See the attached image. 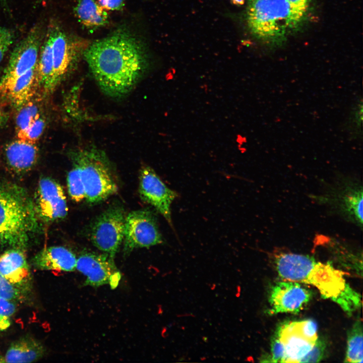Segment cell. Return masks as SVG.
Wrapping results in <instances>:
<instances>
[{"label":"cell","mask_w":363,"mask_h":363,"mask_svg":"<svg viewBox=\"0 0 363 363\" xmlns=\"http://www.w3.org/2000/svg\"><path fill=\"white\" fill-rule=\"evenodd\" d=\"M84 55L100 89L113 98L130 92L146 67L141 46L126 33H117L93 42Z\"/></svg>","instance_id":"obj_1"},{"label":"cell","mask_w":363,"mask_h":363,"mask_svg":"<svg viewBox=\"0 0 363 363\" xmlns=\"http://www.w3.org/2000/svg\"><path fill=\"white\" fill-rule=\"evenodd\" d=\"M274 261L279 276L284 280L313 285L325 298L337 296L346 283L343 272L308 256L281 252L274 255Z\"/></svg>","instance_id":"obj_2"},{"label":"cell","mask_w":363,"mask_h":363,"mask_svg":"<svg viewBox=\"0 0 363 363\" xmlns=\"http://www.w3.org/2000/svg\"><path fill=\"white\" fill-rule=\"evenodd\" d=\"M37 216L24 189L12 184L0 185V235L7 245L24 250L36 226Z\"/></svg>","instance_id":"obj_3"},{"label":"cell","mask_w":363,"mask_h":363,"mask_svg":"<svg viewBox=\"0 0 363 363\" xmlns=\"http://www.w3.org/2000/svg\"><path fill=\"white\" fill-rule=\"evenodd\" d=\"M304 19L286 0H248V28L254 36L266 42H282Z\"/></svg>","instance_id":"obj_4"},{"label":"cell","mask_w":363,"mask_h":363,"mask_svg":"<svg viewBox=\"0 0 363 363\" xmlns=\"http://www.w3.org/2000/svg\"><path fill=\"white\" fill-rule=\"evenodd\" d=\"M71 158L79 169L88 203H98L116 193L111 165L103 151L93 147L78 149Z\"/></svg>","instance_id":"obj_5"},{"label":"cell","mask_w":363,"mask_h":363,"mask_svg":"<svg viewBox=\"0 0 363 363\" xmlns=\"http://www.w3.org/2000/svg\"><path fill=\"white\" fill-rule=\"evenodd\" d=\"M126 217L124 208L115 204L100 214L91 226L93 245L113 259L124 239Z\"/></svg>","instance_id":"obj_6"},{"label":"cell","mask_w":363,"mask_h":363,"mask_svg":"<svg viewBox=\"0 0 363 363\" xmlns=\"http://www.w3.org/2000/svg\"><path fill=\"white\" fill-rule=\"evenodd\" d=\"M123 240L125 256L137 248L162 244L164 240L154 213L144 209L129 213L126 217Z\"/></svg>","instance_id":"obj_7"},{"label":"cell","mask_w":363,"mask_h":363,"mask_svg":"<svg viewBox=\"0 0 363 363\" xmlns=\"http://www.w3.org/2000/svg\"><path fill=\"white\" fill-rule=\"evenodd\" d=\"M76 269L86 277L84 286L97 287L109 284L114 289L121 278L114 259L105 253L82 252L77 259Z\"/></svg>","instance_id":"obj_8"},{"label":"cell","mask_w":363,"mask_h":363,"mask_svg":"<svg viewBox=\"0 0 363 363\" xmlns=\"http://www.w3.org/2000/svg\"><path fill=\"white\" fill-rule=\"evenodd\" d=\"M139 192L141 199L153 206L174 229L171 206L178 193L169 188L151 167L144 166L139 175Z\"/></svg>","instance_id":"obj_9"},{"label":"cell","mask_w":363,"mask_h":363,"mask_svg":"<svg viewBox=\"0 0 363 363\" xmlns=\"http://www.w3.org/2000/svg\"><path fill=\"white\" fill-rule=\"evenodd\" d=\"M311 297V291L298 282L287 280L277 282L269 291L268 314L298 313Z\"/></svg>","instance_id":"obj_10"},{"label":"cell","mask_w":363,"mask_h":363,"mask_svg":"<svg viewBox=\"0 0 363 363\" xmlns=\"http://www.w3.org/2000/svg\"><path fill=\"white\" fill-rule=\"evenodd\" d=\"M34 207L37 216L50 222L64 218L68 208L62 186L47 177L39 180L35 197Z\"/></svg>","instance_id":"obj_11"},{"label":"cell","mask_w":363,"mask_h":363,"mask_svg":"<svg viewBox=\"0 0 363 363\" xmlns=\"http://www.w3.org/2000/svg\"><path fill=\"white\" fill-rule=\"evenodd\" d=\"M0 273L29 298L32 293L33 279L24 249L12 248L0 255Z\"/></svg>","instance_id":"obj_12"},{"label":"cell","mask_w":363,"mask_h":363,"mask_svg":"<svg viewBox=\"0 0 363 363\" xmlns=\"http://www.w3.org/2000/svg\"><path fill=\"white\" fill-rule=\"evenodd\" d=\"M39 34L33 31L14 49L2 79L15 78L34 68L39 56Z\"/></svg>","instance_id":"obj_13"},{"label":"cell","mask_w":363,"mask_h":363,"mask_svg":"<svg viewBox=\"0 0 363 363\" xmlns=\"http://www.w3.org/2000/svg\"><path fill=\"white\" fill-rule=\"evenodd\" d=\"M37 89L36 67L21 76L0 81L2 97L17 108L32 100Z\"/></svg>","instance_id":"obj_14"},{"label":"cell","mask_w":363,"mask_h":363,"mask_svg":"<svg viewBox=\"0 0 363 363\" xmlns=\"http://www.w3.org/2000/svg\"><path fill=\"white\" fill-rule=\"evenodd\" d=\"M275 335L284 348L283 362H299L300 360L312 349L315 342L306 338L301 333L297 321L286 322L281 325Z\"/></svg>","instance_id":"obj_15"},{"label":"cell","mask_w":363,"mask_h":363,"mask_svg":"<svg viewBox=\"0 0 363 363\" xmlns=\"http://www.w3.org/2000/svg\"><path fill=\"white\" fill-rule=\"evenodd\" d=\"M77 259L75 254L66 247L51 246L36 253L31 263L38 270L72 272L76 269Z\"/></svg>","instance_id":"obj_16"},{"label":"cell","mask_w":363,"mask_h":363,"mask_svg":"<svg viewBox=\"0 0 363 363\" xmlns=\"http://www.w3.org/2000/svg\"><path fill=\"white\" fill-rule=\"evenodd\" d=\"M39 155L36 143L17 139L7 144L5 157L9 167L16 173H23L36 164Z\"/></svg>","instance_id":"obj_17"},{"label":"cell","mask_w":363,"mask_h":363,"mask_svg":"<svg viewBox=\"0 0 363 363\" xmlns=\"http://www.w3.org/2000/svg\"><path fill=\"white\" fill-rule=\"evenodd\" d=\"M52 53L55 88L69 73L73 63V48L62 32L52 33Z\"/></svg>","instance_id":"obj_18"},{"label":"cell","mask_w":363,"mask_h":363,"mask_svg":"<svg viewBox=\"0 0 363 363\" xmlns=\"http://www.w3.org/2000/svg\"><path fill=\"white\" fill-rule=\"evenodd\" d=\"M45 349L38 340L24 336L13 342L4 356L5 362H32L42 358Z\"/></svg>","instance_id":"obj_19"},{"label":"cell","mask_w":363,"mask_h":363,"mask_svg":"<svg viewBox=\"0 0 363 363\" xmlns=\"http://www.w3.org/2000/svg\"><path fill=\"white\" fill-rule=\"evenodd\" d=\"M52 40L51 33L41 47L36 66L38 88L46 94L52 92L56 88L54 83Z\"/></svg>","instance_id":"obj_20"},{"label":"cell","mask_w":363,"mask_h":363,"mask_svg":"<svg viewBox=\"0 0 363 363\" xmlns=\"http://www.w3.org/2000/svg\"><path fill=\"white\" fill-rule=\"evenodd\" d=\"M79 21L89 28H97L108 23V14L94 0H79L74 9Z\"/></svg>","instance_id":"obj_21"},{"label":"cell","mask_w":363,"mask_h":363,"mask_svg":"<svg viewBox=\"0 0 363 363\" xmlns=\"http://www.w3.org/2000/svg\"><path fill=\"white\" fill-rule=\"evenodd\" d=\"M362 324L358 321L354 324L348 335L344 362H362Z\"/></svg>","instance_id":"obj_22"},{"label":"cell","mask_w":363,"mask_h":363,"mask_svg":"<svg viewBox=\"0 0 363 363\" xmlns=\"http://www.w3.org/2000/svg\"><path fill=\"white\" fill-rule=\"evenodd\" d=\"M40 116L39 107L32 100L19 107L16 117L17 136L25 132Z\"/></svg>","instance_id":"obj_23"},{"label":"cell","mask_w":363,"mask_h":363,"mask_svg":"<svg viewBox=\"0 0 363 363\" xmlns=\"http://www.w3.org/2000/svg\"><path fill=\"white\" fill-rule=\"evenodd\" d=\"M331 299L338 304L342 310L349 315L359 309L361 305L360 295L347 283H346L344 288L341 292Z\"/></svg>","instance_id":"obj_24"},{"label":"cell","mask_w":363,"mask_h":363,"mask_svg":"<svg viewBox=\"0 0 363 363\" xmlns=\"http://www.w3.org/2000/svg\"><path fill=\"white\" fill-rule=\"evenodd\" d=\"M67 180L68 192L71 199L77 202L85 199V189L81 173L79 168L75 164L69 172Z\"/></svg>","instance_id":"obj_25"},{"label":"cell","mask_w":363,"mask_h":363,"mask_svg":"<svg viewBox=\"0 0 363 363\" xmlns=\"http://www.w3.org/2000/svg\"><path fill=\"white\" fill-rule=\"evenodd\" d=\"M0 298L17 303L27 302L29 298L12 285L0 273Z\"/></svg>","instance_id":"obj_26"},{"label":"cell","mask_w":363,"mask_h":363,"mask_svg":"<svg viewBox=\"0 0 363 363\" xmlns=\"http://www.w3.org/2000/svg\"><path fill=\"white\" fill-rule=\"evenodd\" d=\"M17 304L0 298V333L11 326L12 318L17 310Z\"/></svg>","instance_id":"obj_27"},{"label":"cell","mask_w":363,"mask_h":363,"mask_svg":"<svg viewBox=\"0 0 363 363\" xmlns=\"http://www.w3.org/2000/svg\"><path fill=\"white\" fill-rule=\"evenodd\" d=\"M346 209L355 219L362 224V193L355 191L346 196L344 200Z\"/></svg>","instance_id":"obj_28"},{"label":"cell","mask_w":363,"mask_h":363,"mask_svg":"<svg viewBox=\"0 0 363 363\" xmlns=\"http://www.w3.org/2000/svg\"><path fill=\"white\" fill-rule=\"evenodd\" d=\"M45 127V121L40 116L25 132L17 136V138L29 142L36 143L42 135Z\"/></svg>","instance_id":"obj_29"},{"label":"cell","mask_w":363,"mask_h":363,"mask_svg":"<svg viewBox=\"0 0 363 363\" xmlns=\"http://www.w3.org/2000/svg\"><path fill=\"white\" fill-rule=\"evenodd\" d=\"M325 349V344L321 340L317 339L309 352L299 361V362H317L323 358Z\"/></svg>","instance_id":"obj_30"},{"label":"cell","mask_w":363,"mask_h":363,"mask_svg":"<svg viewBox=\"0 0 363 363\" xmlns=\"http://www.w3.org/2000/svg\"><path fill=\"white\" fill-rule=\"evenodd\" d=\"M297 323L302 335L309 340L315 342L318 339L316 323L311 319L297 321Z\"/></svg>","instance_id":"obj_31"},{"label":"cell","mask_w":363,"mask_h":363,"mask_svg":"<svg viewBox=\"0 0 363 363\" xmlns=\"http://www.w3.org/2000/svg\"><path fill=\"white\" fill-rule=\"evenodd\" d=\"M271 356L269 361L283 362L284 357V348L281 341L275 335L271 343Z\"/></svg>","instance_id":"obj_32"},{"label":"cell","mask_w":363,"mask_h":363,"mask_svg":"<svg viewBox=\"0 0 363 363\" xmlns=\"http://www.w3.org/2000/svg\"><path fill=\"white\" fill-rule=\"evenodd\" d=\"M13 42L12 33L8 29L0 27V63Z\"/></svg>","instance_id":"obj_33"},{"label":"cell","mask_w":363,"mask_h":363,"mask_svg":"<svg viewBox=\"0 0 363 363\" xmlns=\"http://www.w3.org/2000/svg\"><path fill=\"white\" fill-rule=\"evenodd\" d=\"M292 8L304 18L310 6V0H286Z\"/></svg>","instance_id":"obj_34"},{"label":"cell","mask_w":363,"mask_h":363,"mask_svg":"<svg viewBox=\"0 0 363 363\" xmlns=\"http://www.w3.org/2000/svg\"><path fill=\"white\" fill-rule=\"evenodd\" d=\"M99 5L104 9L118 10L124 5V0H99Z\"/></svg>","instance_id":"obj_35"},{"label":"cell","mask_w":363,"mask_h":363,"mask_svg":"<svg viewBox=\"0 0 363 363\" xmlns=\"http://www.w3.org/2000/svg\"><path fill=\"white\" fill-rule=\"evenodd\" d=\"M230 2L234 5L237 6H242L244 4L245 0H230Z\"/></svg>","instance_id":"obj_36"},{"label":"cell","mask_w":363,"mask_h":363,"mask_svg":"<svg viewBox=\"0 0 363 363\" xmlns=\"http://www.w3.org/2000/svg\"><path fill=\"white\" fill-rule=\"evenodd\" d=\"M5 245H7V244L0 235V246Z\"/></svg>","instance_id":"obj_37"},{"label":"cell","mask_w":363,"mask_h":363,"mask_svg":"<svg viewBox=\"0 0 363 363\" xmlns=\"http://www.w3.org/2000/svg\"><path fill=\"white\" fill-rule=\"evenodd\" d=\"M3 118V113L2 110L0 109V126L2 122Z\"/></svg>","instance_id":"obj_38"},{"label":"cell","mask_w":363,"mask_h":363,"mask_svg":"<svg viewBox=\"0 0 363 363\" xmlns=\"http://www.w3.org/2000/svg\"><path fill=\"white\" fill-rule=\"evenodd\" d=\"M5 362L4 356L0 354V363Z\"/></svg>","instance_id":"obj_39"},{"label":"cell","mask_w":363,"mask_h":363,"mask_svg":"<svg viewBox=\"0 0 363 363\" xmlns=\"http://www.w3.org/2000/svg\"><path fill=\"white\" fill-rule=\"evenodd\" d=\"M35 1H38V2H42V1H47V0H35Z\"/></svg>","instance_id":"obj_40"}]
</instances>
